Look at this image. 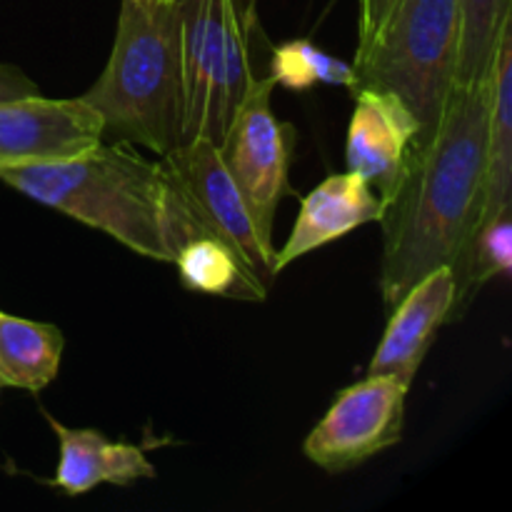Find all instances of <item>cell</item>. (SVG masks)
I'll list each match as a JSON object with an SVG mask.
<instances>
[{"mask_svg":"<svg viewBox=\"0 0 512 512\" xmlns=\"http://www.w3.org/2000/svg\"><path fill=\"white\" fill-rule=\"evenodd\" d=\"M493 88H453L438 128L385 203L380 293L393 308L418 280L453 268L483 215Z\"/></svg>","mask_w":512,"mask_h":512,"instance_id":"obj_1","label":"cell"},{"mask_svg":"<svg viewBox=\"0 0 512 512\" xmlns=\"http://www.w3.org/2000/svg\"><path fill=\"white\" fill-rule=\"evenodd\" d=\"M0 180L35 203L100 230L143 258L170 263L163 225V160L123 140L50 163L0 165Z\"/></svg>","mask_w":512,"mask_h":512,"instance_id":"obj_2","label":"cell"},{"mask_svg":"<svg viewBox=\"0 0 512 512\" xmlns=\"http://www.w3.org/2000/svg\"><path fill=\"white\" fill-rule=\"evenodd\" d=\"M80 98L103 120V138L160 158L180 145L178 13L170 3L120 0L113 50Z\"/></svg>","mask_w":512,"mask_h":512,"instance_id":"obj_3","label":"cell"},{"mask_svg":"<svg viewBox=\"0 0 512 512\" xmlns=\"http://www.w3.org/2000/svg\"><path fill=\"white\" fill-rule=\"evenodd\" d=\"M458 0H398L378 38L355 53V85L390 90L420 125V148L438 128L455 88Z\"/></svg>","mask_w":512,"mask_h":512,"instance_id":"obj_4","label":"cell"},{"mask_svg":"<svg viewBox=\"0 0 512 512\" xmlns=\"http://www.w3.org/2000/svg\"><path fill=\"white\" fill-rule=\"evenodd\" d=\"M180 70V143H223L243 100L255 15L243 0H175Z\"/></svg>","mask_w":512,"mask_h":512,"instance_id":"obj_5","label":"cell"},{"mask_svg":"<svg viewBox=\"0 0 512 512\" xmlns=\"http://www.w3.org/2000/svg\"><path fill=\"white\" fill-rule=\"evenodd\" d=\"M275 88L278 85L270 75H253L220 143L225 165L238 183L260 235L268 240H273L280 200L290 193L288 168L295 145L293 125L273 113Z\"/></svg>","mask_w":512,"mask_h":512,"instance_id":"obj_6","label":"cell"},{"mask_svg":"<svg viewBox=\"0 0 512 512\" xmlns=\"http://www.w3.org/2000/svg\"><path fill=\"white\" fill-rule=\"evenodd\" d=\"M410 385L390 375H368L340 390L335 403L310 430L303 453L330 475L363 465L400 443Z\"/></svg>","mask_w":512,"mask_h":512,"instance_id":"obj_7","label":"cell"},{"mask_svg":"<svg viewBox=\"0 0 512 512\" xmlns=\"http://www.w3.org/2000/svg\"><path fill=\"white\" fill-rule=\"evenodd\" d=\"M160 158L200 223L223 238L245 260L255 278L270 288L278 278L273 240L260 235L253 213L225 165L220 145L208 138H193Z\"/></svg>","mask_w":512,"mask_h":512,"instance_id":"obj_8","label":"cell"},{"mask_svg":"<svg viewBox=\"0 0 512 512\" xmlns=\"http://www.w3.org/2000/svg\"><path fill=\"white\" fill-rule=\"evenodd\" d=\"M355 105L345 140L348 170L363 175L388 203L420 150V125L390 90H353Z\"/></svg>","mask_w":512,"mask_h":512,"instance_id":"obj_9","label":"cell"},{"mask_svg":"<svg viewBox=\"0 0 512 512\" xmlns=\"http://www.w3.org/2000/svg\"><path fill=\"white\" fill-rule=\"evenodd\" d=\"M103 140V120L83 98H28L0 103V165L50 163Z\"/></svg>","mask_w":512,"mask_h":512,"instance_id":"obj_10","label":"cell"},{"mask_svg":"<svg viewBox=\"0 0 512 512\" xmlns=\"http://www.w3.org/2000/svg\"><path fill=\"white\" fill-rule=\"evenodd\" d=\"M388 328L373 355L368 375H390L413 388V380L433 345L435 335L455 310V278L438 268L413 285L393 305Z\"/></svg>","mask_w":512,"mask_h":512,"instance_id":"obj_11","label":"cell"},{"mask_svg":"<svg viewBox=\"0 0 512 512\" xmlns=\"http://www.w3.org/2000/svg\"><path fill=\"white\" fill-rule=\"evenodd\" d=\"M383 210L385 200L363 175L353 170L330 175L300 203L293 233L288 235L283 248L275 250V270L280 273L303 255L315 253L363 225L380 223Z\"/></svg>","mask_w":512,"mask_h":512,"instance_id":"obj_12","label":"cell"},{"mask_svg":"<svg viewBox=\"0 0 512 512\" xmlns=\"http://www.w3.org/2000/svg\"><path fill=\"white\" fill-rule=\"evenodd\" d=\"M48 425L60 443V460L50 485L70 498L90 493L98 485H133L155 478V465L138 445L113 443L95 428H65L48 415Z\"/></svg>","mask_w":512,"mask_h":512,"instance_id":"obj_13","label":"cell"},{"mask_svg":"<svg viewBox=\"0 0 512 512\" xmlns=\"http://www.w3.org/2000/svg\"><path fill=\"white\" fill-rule=\"evenodd\" d=\"M490 88H493V100H490L488 165H485L480 225L512 210V20L500 35Z\"/></svg>","mask_w":512,"mask_h":512,"instance_id":"obj_14","label":"cell"},{"mask_svg":"<svg viewBox=\"0 0 512 512\" xmlns=\"http://www.w3.org/2000/svg\"><path fill=\"white\" fill-rule=\"evenodd\" d=\"M63 333L50 323L0 313V388L40 393L55 380Z\"/></svg>","mask_w":512,"mask_h":512,"instance_id":"obj_15","label":"cell"},{"mask_svg":"<svg viewBox=\"0 0 512 512\" xmlns=\"http://www.w3.org/2000/svg\"><path fill=\"white\" fill-rule=\"evenodd\" d=\"M460 28L455 55V88L493 80L500 35L512 20V0H458Z\"/></svg>","mask_w":512,"mask_h":512,"instance_id":"obj_16","label":"cell"},{"mask_svg":"<svg viewBox=\"0 0 512 512\" xmlns=\"http://www.w3.org/2000/svg\"><path fill=\"white\" fill-rule=\"evenodd\" d=\"M270 78L275 85L288 90H308L313 85H340L353 88L355 68L353 63L325 53L313 40H288L273 50L270 60Z\"/></svg>","mask_w":512,"mask_h":512,"instance_id":"obj_17","label":"cell"},{"mask_svg":"<svg viewBox=\"0 0 512 512\" xmlns=\"http://www.w3.org/2000/svg\"><path fill=\"white\" fill-rule=\"evenodd\" d=\"M395 3H398V0H358V53H363V50L378 38L385 20L393 13Z\"/></svg>","mask_w":512,"mask_h":512,"instance_id":"obj_18","label":"cell"},{"mask_svg":"<svg viewBox=\"0 0 512 512\" xmlns=\"http://www.w3.org/2000/svg\"><path fill=\"white\" fill-rule=\"evenodd\" d=\"M38 85L28 78L20 68L15 65L0 63V103H8V100L28 98V95H38Z\"/></svg>","mask_w":512,"mask_h":512,"instance_id":"obj_19","label":"cell"},{"mask_svg":"<svg viewBox=\"0 0 512 512\" xmlns=\"http://www.w3.org/2000/svg\"><path fill=\"white\" fill-rule=\"evenodd\" d=\"M138 3H170V0H138Z\"/></svg>","mask_w":512,"mask_h":512,"instance_id":"obj_20","label":"cell"}]
</instances>
